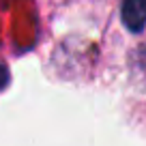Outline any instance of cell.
<instances>
[{"mask_svg":"<svg viewBox=\"0 0 146 146\" xmlns=\"http://www.w3.org/2000/svg\"><path fill=\"white\" fill-rule=\"evenodd\" d=\"M123 24L127 30L140 32L146 26V0H125L123 2Z\"/></svg>","mask_w":146,"mask_h":146,"instance_id":"6da1fadb","label":"cell"},{"mask_svg":"<svg viewBox=\"0 0 146 146\" xmlns=\"http://www.w3.org/2000/svg\"><path fill=\"white\" fill-rule=\"evenodd\" d=\"M7 84H9V71H7V69L0 64V90H2Z\"/></svg>","mask_w":146,"mask_h":146,"instance_id":"7a4b0ae2","label":"cell"}]
</instances>
